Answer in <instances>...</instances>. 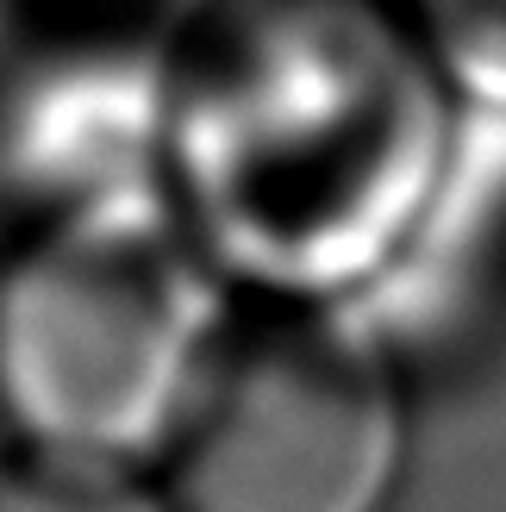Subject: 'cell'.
Returning <instances> with one entry per match:
<instances>
[{
    "instance_id": "5",
    "label": "cell",
    "mask_w": 506,
    "mask_h": 512,
    "mask_svg": "<svg viewBox=\"0 0 506 512\" xmlns=\"http://www.w3.org/2000/svg\"><path fill=\"white\" fill-rule=\"evenodd\" d=\"M0 512H175V506L144 494L132 475L19 456V463H0Z\"/></svg>"
},
{
    "instance_id": "3",
    "label": "cell",
    "mask_w": 506,
    "mask_h": 512,
    "mask_svg": "<svg viewBox=\"0 0 506 512\" xmlns=\"http://www.w3.org/2000/svg\"><path fill=\"white\" fill-rule=\"evenodd\" d=\"M400 475V388L313 319L225 344L175 438V512H388Z\"/></svg>"
},
{
    "instance_id": "4",
    "label": "cell",
    "mask_w": 506,
    "mask_h": 512,
    "mask_svg": "<svg viewBox=\"0 0 506 512\" xmlns=\"http://www.w3.org/2000/svg\"><path fill=\"white\" fill-rule=\"evenodd\" d=\"M444 88L506 119V0H388Z\"/></svg>"
},
{
    "instance_id": "2",
    "label": "cell",
    "mask_w": 506,
    "mask_h": 512,
    "mask_svg": "<svg viewBox=\"0 0 506 512\" xmlns=\"http://www.w3.org/2000/svg\"><path fill=\"white\" fill-rule=\"evenodd\" d=\"M207 256L138 200L50 219L0 269V425L25 456L132 475L213 369Z\"/></svg>"
},
{
    "instance_id": "1",
    "label": "cell",
    "mask_w": 506,
    "mask_h": 512,
    "mask_svg": "<svg viewBox=\"0 0 506 512\" xmlns=\"http://www.w3.org/2000/svg\"><path fill=\"white\" fill-rule=\"evenodd\" d=\"M450 107L388 0H207L163 57L157 175L207 263L332 294L432 213Z\"/></svg>"
}]
</instances>
